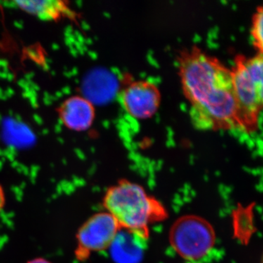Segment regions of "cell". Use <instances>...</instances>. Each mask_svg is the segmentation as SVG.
Instances as JSON below:
<instances>
[{"label": "cell", "instance_id": "cell-6", "mask_svg": "<svg viewBox=\"0 0 263 263\" xmlns=\"http://www.w3.org/2000/svg\"><path fill=\"white\" fill-rule=\"evenodd\" d=\"M120 100L124 110L132 117L146 119L157 111L160 103V91L149 81H131L121 91Z\"/></svg>", "mask_w": 263, "mask_h": 263}, {"label": "cell", "instance_id": "cell-2", "mask_svg": "<svg viewBox=\"0 0 263 263\" xmlns=\"http://www.w3.org/2000/svg\"><path fill=\"white\" fill-rule=\"evenodd\" d=\"M103 204L121 228L146 237L151 224L167 216L158 200L149 196L140 185L131 181H119L109 189L104 197Z\"/></svg>", "mask_w": 263, "mask_h": 263}, {"label": "cell", "instance_id": "cell-12", "mask_svg": "<svg viewBox=\"0 0 263 263\" xmlns=\"http://www.w3.org/2000/svg\"><path fill=\"white\" fill-rule=\"evenodd\" d=\"M27 263H52L48 261V259L43 258V257H37V258H34L31 259Z\"/></svg>", "mask_w": 263, "mask_h": 263}, {"label": "cell", "instance_id": "cell-8", "mask_svg": "<svg viewBox=\"0 0 263 263\" xmlns=\"http://www.w3.org/2000/svg\"><path fill=\"white\" fill-rule=\"evenodd\" d=\"M58 113L60 120L66 127L77 132L89 129L95 117L93 104L81 96L67 98L60 105Z\"/></svg>", "mask_w": 263, "mask_h": 263}, {"label": "cell", "instance_id": "cell-9", "mask_svg": "<svg viewBox=\"0 0 263 263\" xmlns=\"http://www.w3.org/2000/svg\"><path fill=\"white\" fill-rule=\"evenodd\" d=\"M13 3L25 13L47 22H56L73 15V11L69 6L68 2L61 0L14 1Z\"/></svg>", "mask_w": 263, "mask_h": 263}, {"label": "cell", "instance_id": "cell-3", "mask_svg": "<svg viewBox=\"0 0 263 263\" xmlns=\"http://www.w3.org/2000/svg\"><path fill=\"white\" fill-rule=\"evenodd\" d=\"M262 53L239 55L231 69L238 129L250 133L258 129L262 108Z\"/></svg>", "mask_w": 263, "mask_h": 263}, {"label": "cell", "instance_id": "cell-10", "mask_svg": "<svg viewBox=\"0 0 263 263\" xmlns=\"http://www.w3.org/2000/svg\"><path fill=\"white\" fill-rule=\"evenodd\" d=\"M262 8L259 7L253 15L252 24V36L257 53H262Z\"/></svg>", "mask_w": 263, "mask_h": 263}, {"label": "cell", "instance_id": "cell-4", "mask_svg": "<svg viewBox=\"0 0 263 263\" xmlns=\"http://www.w3.org/2000/svg\"><path fill=\"white\" fill-rule=\"evenodd\" d=\"M212 226L201 217L186 216L175 222L170 233V241L182 258L196 261L205 257L215 245Z\"/></svg>", "mask_w": 263, "mask_h": 263}, {"label": "cell", "instance_id": "cell-1", "mask_svg": "<svg viewBox=\"0 0 263 263\" xmlns=\"http://www.w3.org/2000/svg\"><path fill=\"white\" fill-rule=\"evenodd\" d=\"M179 71L190 117L199 129H238L231 70L197 47L181 53Z\"/></svg>", "mask_w": 263, "mask_h": 263}, {"label": "cell", "instance_id": "cell-5", "mask_svg": "<svg viewBox=\"0 0 263 263\" xmlns=\"http://www.w3.org/2000/svg\"><path fill=\"white\" fill-rule=\"evenodd\" d=\"M120 229L117 220L107 212L91 216L78 230L76 257L84 259L108 249Z\"/></svg>", "mask_w": 263, "mask_h": 263}, {"label": "cell", "instance_id": "cell-11", "mask_svg": "<svg viewBox=\"0 0 263 263\" xmlns=\"http://www.w3.org/2000/svg\"><path fill=\"white\" fill-rule=\"evenodd\" d=\"M5 204V191L3 186L0 184V212L3 210Z\"/></svg>", "mask_w": 263, "mask_h": 263}, {"label": "cell", "instance_id": "cell-7", "mask_svg": "<svg viewBox=\"0 0 263 263\" xmlns=\"http://www.w3.org/2000/svg\"><path fill=\"white\" fill-rule=\"evenodd\" d=\"M148 237L121 228L109 248L115 263H141L144 257Z\"/></svg>", "mask_w": 263, "mask_h": 263}]
</instances>
